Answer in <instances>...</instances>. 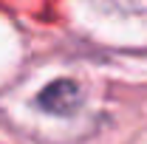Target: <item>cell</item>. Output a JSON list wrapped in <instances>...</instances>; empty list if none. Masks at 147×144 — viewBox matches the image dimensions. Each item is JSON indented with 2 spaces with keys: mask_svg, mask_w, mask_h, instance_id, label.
Wrapping results in <instances>:
<instances>
[{
  "mask_svg": "<svg viewBox=\"0 0 147 144\" xmlns=\"http://www.w3.org/2000/svg\"><path fill=\"white\" fill-rule=\"evenodd\" d=\"M37 102H40V108L48 110V113L68 116V113H74V110L79 108L82 93H79V88L74 85L71 79H57V82H51L48 88L37 96Z\"/></svg>",
  "mask_w": 147,
  "mask_h": 144,
  "instance_id": "obj_1",
  "label": "cell"
}]
</instances>
